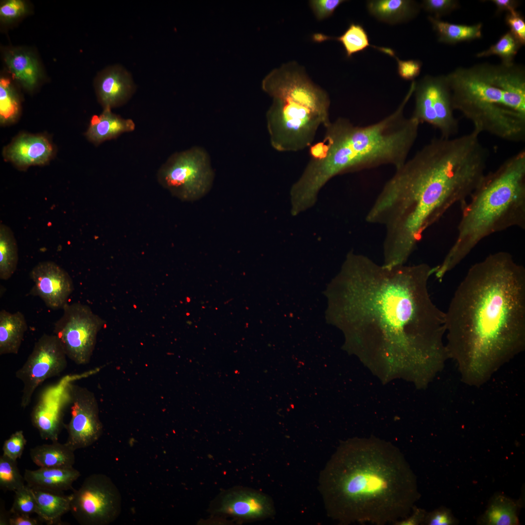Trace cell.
Here are the masks:
<instances>
[{"mask_svg": "<svg viewBox=\"0 0 525 525\" xmlns=\"http://www.w3.org/2000/svg\"><path fill=\"white\" fill-rule=\"evenodd\" d=\"M27 440L22 430L17 431L6 439L2 447L3 455L17 460L22 455Z\"/></svg>", "mask_w": 525, "mask_h": 525, "instance_id": "35", "label": "cell"}, {"mask_svg": "<svg viewBox=\"0 0 525 525\" xmlns=\"http://www.w3.org/2000/svg\"><path fill=\"white\" fill-rule=\"evenodd\" d=\"M521 47L508 31L502 35L495 44L477 53L476 57L481 58L495 55L501 58L502 64L509 66L514 63V58Z\"/></svg>", "mask_w": 525, "mask_h": 525, "instance_id": "30", "label": "cell"}, {"mask_svg": "<svg viewBox=\"0 0 525 525\" xmlns=\"http://www.w3.org/2000/svg\"><path fill=\"white\" fill-rule=\"evenodd\" d=\"M27 330L24 315L18 311H0V355L18 353Z\"/></svg>", "mask_w": 525, "mask_h": 525, "instance_id": "21", "label": "cell"}, {"mask_svg": "<svg viewBox=\"0 0 525 525\" xmlns=\"http://www.w3.org/2000/svg\"><path fill=\"white\" fill-rule=\"evenodd\" d=\"M426 512L423 509L415 506L406 518L397 522V525H418L423 523Z\"/></svg>", "mask_w": 525, "mask_h": 525, "instance_id": "41", "label": "cell"}, {"mask_svg": "<svg viewBox=\"0 0 525 525\" xmlns=\"http://www.w3.org/2000/svg\"><path fill=\"white\" fill-rule=\"evenodd\" d=\"M36 502L33 490L27 485L15 491L11 513H20L30 515L35 513Z\"/></svg>", "mask_w": 525, "mask_h": 525, "instance_id": "33", "label": "cell"}, {"mask_svg": "<svg viewBox=\"0 0 525 525\" xmlns=\"http://www.w3.org/2000/svg\"><path fill=\"white\" fill-rule=\"evenodd\" d=\"M312 39L315 42H322L330 40H335L340 42L348 58L371 46L364 28L361 24L354 22L351 23L343 34L339 36L332 37L321 33H315L313 35Z\"/></svg>", "mask_w": 525, "mask_h": 525, "instance_id": "28", "label": "cell"}, {"mask_svg": "<svg viewBox=\"0 0 525 525\" xmlns=\"http://www.w3.org/2000/svg\"><path fill=\"white\" fill-rule=\"evenodd\" d=\"M421 6L426 11L433 14V17L440 19L457 9L459 3L456 0H424Z\"/></svg>", "mask_w": 525, "mask_h": 525, "instance_id": "37", "label": "cell"}, {"mask_svg": "<svg viewBox=\"0 0 525 525\" xmlns=\"http://www.w3.org/2000/svg\"><path fill=\"white\" fill-rule=\"evenodd\" d=\"M213 513L244 520H257L274 513L272 500L265 494L244 488L225 490L213 501Z\"/></svg>", "mask_w": 525, "mask_h": 525, "instance_id": "15", "label": "cell"}, {"mask_svg": "<svg viewBox=\"0 0 525 525\" xmlns=\"http://www.w3.org/2000/svg\"><path fill=\"white\" fill-rule=\"evenodd\" d=\"M329 515L339 522L394 524L420 497L416 477L400 450L375 438L343 442L320 479Z\"/></svg>", "mask_w": 525, "mask_h": 525, "instance_id": "4", "label": "cell"}, {"mask_svg": "<svg viewBox=\"0 0 525 525\" xmlns=\"http://www.w3.org/2000/svg\"><path fill=\"white\" fill-rule=\"evenodd\" d=\"M27 10V5L23 0H5L0 6V18L3 22H10L23 16Z\"/></svg>", "mask_w": 525, "mask_h": 525, "instance_id": "36", "label": "cell"}, {"mask_svg": "<svg viewBox=\"0 0 525 525\" xmlns=\"http://www.w3.org/2000/svg\"><path fill=\"white\" fill-rule=\"evenodd\" d=\"M461 205L457 235L434 275L441 281L483 239L512 227L525 228V151L486 174Z\"/></svg>", "mask_w": 525, "mask_h": 525, "instance_id": "6", "label": "cell"}, {"mask_svg": "<svg viewBox=\"0 0 525 525\" xmlns=\"http://www.w3.org/2000/svg\"><path fill=\"white\" fill-rule=\"evenodd\" d=\"M96 89L104 107L111 108L127 101L134 91V85L126 70L115 66L105 70L98 77Z\"/></svg>", "mask_w": 525, "mask_h": 525, "instance_id": "17", "label": "cell"}, {"mask_svg": "<svg viewBox=\"0 0 525 525\" xmlns=\"http://www.w3.org/2000/svg\"><path fill=\"white\" fill-rule=\"evenodd\" d=\"M7 68L13 77L29 89L37 84L40 76L36 59L30 53L21 50H12L4 57Z\"/></svg>", "mask_w": 525, "mask_h": 525, "instance_id": "23", "label": "cell"}, {"mask_svg": "<svg viewBox=\"0 0 525 525\" xmlns=\"http://www.w3.org/2000/svg\"><path fill=\"white\" fill-rule=\"evenodd\" d=\"M80 475V472L71 467L26 469L23 476L27 485L33 489L63 493L73 490V483Z\"/></svg>", "mask_w": 525, "mask_h": 525, "instance_id": "18", "label": "cell"}, {"mask_svg": "<svg viewBox=\"0 0 525 525\" xmlns=\"http://www.w3.org/2000/svg\"><path fill=\"white\" fill-rule=\"evenodd\" d=\"M433 30L437 33L438 41L447 44H455L470 41L482 37V24L469 25L449 23L428 17Z\"/></svg>", "mask_w": 525, "mask_h": 525, "instance_id": "27", "label": "cell"}, {"mask_svg": "<svg viewBox=\"0 0 525 525\" xmlns=\"http://www.w3.org/2000/svg\"><path fill=\"white\" fill-rule=\"evenodd\" d=\"M490 1L495 5L496 14L504 11H507L508 13L514 12L519 6L520 3L519 1L516 0H491Z\"/></svg>", "mask_w": 525, "mask_h": 525, "instance_id": "43", "label": "cell"}, {"mask_svg": "<svg viewBox=\"0 0 525 525\" xmlns=\"http://www.w3.org/2000/svg\"><path fill=\"white\" fill-rule=\"evenodd\" d=\"M52 152L49 141L42 136L23 135L6 150L7 158L20 166L42 164L51 158Z\"/></svg>", "mask_w": 525, "mask_h": 525, "instance_id": "19", "label": "cell"}, {"mask_svg": "<svg viewBox=\"0 0 525 525\" xmlns=\"http://www.w3.org/2000/svg\"><path fill=\"white\" fill-rule=\"evenodd\" d=\"M63 314L55 323L54 334L67 356L74 363H89L95 348L98 332L105 322L89 306L80 303H67Z\"/></svg>", "mask_w": 525, "mask_h": 525, "instance_id": "11", "label": "cell"}, {"mask_svg": "<svg viewBox=\"0 0 525 525\" xmlns=\"http://www.w3.org/2000/svg\"><path fill=\"white\" fill-rule=\"evenodd\" d=\"M18 262V246L12 230L0 225V278L7 280L13 275Z\"/></svg>", "mask_w": 525, "mask_h": 525, "instance_id": "29", "label": "cell"}, {"mask_svg": "<svg viewBox=\"0 0 525 525\" xmlns=\"http://www.w3.org/2000/svg\"><path fill=\"white\" fill-rule=\"evenodd\" d=\"M158 178L174 196L193 201L209 192L214 173L206 151L196 146L171 155L159 169Z\"/></svg>", "mask_w": 525, "mask_h": 525, "instance_id": "9", "label": "cell"}, {"mask_svg": "<svg viewBox=\"0 0 525 525\" xmlns=\"http://www.w3.org/2000/svg\"><path fill=\"white\" fill-rule=\"evenodd\" d=\"M505 22L509 32L522 46L525 44V21L522 15L516 10L507 13Z\"/></svg>", "mask_w": 525, "mask_h": 525, "instance_id": "38", "label": "cell"}, {"mask_svg": "<svg viewBox=\"0 0 525 525\" xmlns=\"http://www.w3.org/2000/svg\"><path fill=\"white\" fill-rule=\"evenodd\" d=\"M446 347L461 380L479 387L525 348V269L508 252L473 264L445 312Z\"/></svg>", "mask_w": 525, "mask_h": 525, "instance_id": "2", "label": "cell"}, {"mask_svg": "<svg viewBox=\"0 0 525 525\" xmlns=\"http://www.w3.org/2000/svg\"><path fill=\"white\" fill-rule=\"evenodd\" d=\"M426 263L388 267L349 253L336 280V324L366 360L406 362L425 375L449 359L445 312L432 301Z\"/></svg>", "mask_w": 525, "mask_h": 525, "instance_id": "1", "label": "cell"}, {"mask_svg": "<svg viewBox=\"0 0 525 525\" xmlns=\"http://www.w3.org/2000/svg\"><path fill=\"white\" fill-rule=\"evenodd\" d=\"M375 49L395 58L398 64V72L403 79L407 81L414 80L420 74L422 63L418 60H401L396 56L394 51L388 48L375 46Z\"/></svg>", "mask_w": 525, "mask_h": 525, "instance_id": "34", "label": "cell"}, {"mask_svg": "<svg viewBox=\"0 0 525 525\" xmlns=\"http://www.w3.org/2000/svg\"><path fill=\"white\" fill-rule=\"evenodd\" d=\"M18 101L10 81L2 78L0 81V115L2 122L10 121L16 116Z\"/></svg>", "mask_w": 525, "mask_h": 525, "instance_id": "32", "label": "cell"}, {"mask_svg": "<svg viewBox=\"0 0 525 525\" xmlns=\"http://www.w3.org/2000/svg\"><path fill=\"white\" fill-rule=\"evenodd\" d=\"M25 479L19 472L17 460L2 455L0 457V488L4 491H13L25 485Z\"/></svg>", "mask_w": 525, "mask_h": 525, "instance_id": "31", "label": "cell"}, {"mask_svg": "<svg viewBox=\"0 0 525 525\" xmlns=\"http://www.w3.org/2000/svg\"><path fill=\"white\" fill-rule=\"evenodd\" d=\"M369 13L379 20L396 24L414 17L419 10L417 4L409 0H373L367 2Z\"/></svg>", "mask_w": 525, "mask_h": 525, "instance_id": "22", "label": "cell"}, {"mask_svg": "<svg viewBox=\"0 0 525 525\" xmlns=\"http://www.w3.org/2000/svg\"><path fill=\"white\" fill-rule=\"evenodd\" d=\"M74 452L65 443L54 441L31 448L30 456L39 467H71L75 460Z\"/></svg>", "mask_w": 525, "mask_h": 525, "instance_id": "25", "label": "cell"}, {"mask_svg": "<svg viewBox=\"0 0 525 525\" xmlns=\"http://www.w3.org/2000/svg\"><path fill=\"white\" fill-rule=\"evenodd\" d=\"M32 490L36 502L35 513L48 525L60 523L61 517L70 511L71 494Z\"/></svg>", "mask_w": 525, "mask_h": 525, "instance_id": "24", "label": "cell"}, {"mask_svg": "<svg viewBox=\"0 0 525 525\" xmlns=\"http://www.w3.org/2000/svg\"><path fill=\"white\" fill-rule=\"evenodd\" d=\"M520 505L519 501L497 494L492 497L487 509L479 519V523L486 525H518Z\"/></svg>", "mask_w": 525, "mask_h": 525, "instance_id": "26", "label": "cell"}, {"mask_svg": "<svg viewBox=\"0 0 525 525\" xmlns=\"http://www.w3.org/2000/svg\"><path fill=\"white\" fill-rule=\"evenodd\" d=\"M8 519L10 525H38L39 522L35 518H32L29 515L20 513H12Z\"/></svg>", "mask_w": 525, "mask_h": 525, "instance_id": "42", "label": "cell"}, {"mask_svg": "<svg viewBox=\"0 0 525 525\" xmlns=\"http://www.w3.org/2000/svg\"><path fill=\"white\" fill-rule=\"evenodd\" d=\"M65 390L70 404L71 418L69 423L65 425L68 435L65 443L74 451L97 441L103 433V426L93 393L70 383L66 385Z\"/></svg>", "mask_w": 525, "mask_h": 525, "instance_id": "14", "label": "cell"}, {"mask_svg": "<svg viewBox=\"0 0 525 525\" xmlns=\"http://www.w3.org/2000/svg\"><path fill=\"white\" fill-rule=\"evenodd\" d=\"M34 285L30 294L39 297L52 309H63L74 287L72 280L62 267L51 261L41 262L31 270Z\"/></svg>", "mask_w": 525, "mask_h": 525, "instance_id": "16", "label": "cell"}, {"mask_svg": "<svg viewBox=\"0 0 525 525\" xmlns=\"http://www.w3.org/2000/svg\"><path fill=\"white\" fill-rule=\"evenodd\" d=\"M472 130L433 139L385 182L367 214L382 226L385 241L415 250L423 233L457 203L462 204L485 176L489 153Z\"/></svg>", "mask_w": 525, "mask_h": 525, "instance_id": "3", "label": "cell"}, {"mask_svg": "<svg viewBox=\"0 0 525 525\" xmlns=\"http://www.w3.org/2000/svg\"><path fill=\"white\" fill-rule=\"evenodd\" d=\"M454 110L479 133L512 142L525 139V116L511 109L512 100L488 64L457 68L446 75Z\"/></svg>", "mask_w": 525, "mask_h": 525, "instance_id": "8", "label": "cell"}, {"mask_svg": "<svg viewBox=\"0 0 525 525\" xmlns=\"http://www.w3.org/2000/svg\"><path fill=\"white\" fill-rule=\"evenodd\" d=\"M423 524L427 525H453L457 524V520L450 510L440 507L426 514Z\"/></svg>", "mask_w": 525, "mask_h": 525, "instance_id": "39", "label": "cell"}, {"mask_svg": "<svg viewBox=\"0 0 525 525\" xmlns=\"http://www.w3.org/2000/svg\"><path fill=\"white\" fill-rule=\"evenodd\" d=\"M110 109L105 108L101 114L93 116L90 120L86 135L95 144L115 138L135 128V124L131 119H123L113 113Z\"/></svg>", "mask_w": 525, "mask_h": 525, "instance_id": "20", "label": "cell"}, {"mask_svg": "<svg viewBox=\"0 0 525 525\" xmlns=\"http://www.w3.org/2000/svg\"><path fill=\"white\" fill-rule=\"evenodd\" d=\"M415 108L412 118L420 124L436 128L444 138L453 137L459 123L454 113L451 92L446 75H426L416 82Z\"/></svg>", "mask_w": 525, "mask_h": 525, "instance_id": "12", "label": "cell"}, {"mask_svg": "<svg viewBox=\"0 0 525 525\" xmlns=\"http://www.w3.org/2000/svg\"><path fill=\"white\" fill-rule=\"evenodd\" d=\"M262 88L273 98L266 117L270 143L276 151L294 152L310 147L319 127L331 123L327 92L295 61L273 70Z\"/></svg>", "mask_w": 525, "mask_h": 525, "instance_id": "7", "label": "cell"}, {"mask_svg": "<svg viewBox=\"0 0 525 525\" xmlns=\"http://www.w3.org/2000/svg\"><path fill=\"white\" fill-rule=\"evenodd\" d=\"M67 355L54 334H43L16 377L23 383L21 407L30 404L35 389L47 379L57 376L67 366Z\"/></svg>", "mask_w": 525, "mask_h": 525, "instance_id": "13", "label": "cell"}, {"mask_svg": "<svg viewBox=\"0 0 525 525\" xmlns=\"http://www.w3.org/2000/svg\"><path fill=\"white\" fill-rule=\"evenodd\" d=\"M415 86L413 81L398 107L375 123L356 125L344 118L331 122L325 127L321 153L310 158L299 176L302 188L315 195L337 175L385 165L396 169L403 165L417 139L420 124L404 114Z\"/></svg>", "mask_w": 525, "mask_h": 525, "instance_id": "5", "label": "cell"}, {"mask_svg": "<svg viewBox=\"0 0 525 525\" xmlns=\"http://www.w3.org/2000/svg\"><path fill=\"white\" fill-rule=\"evenodd\" d=\"M343 0H312L310 6L315 17L322 20L332 16L335 9L343 2Z\"/></svg>", "mask_w": 525, "mask_h": 525, "instance_id": "40", "label": "cell"}, {"mask_svg": "<svg viewBox=\"0 0 525 525\" xmlns=\"http://www.w3.org/2000/svg\"><path fill=\"white\" fill-rule=\"evenodd\" d=\"M70 511L81 525H107L122 510L121 493L111 478L102 473L87 477L71 494Z\"/></svg>", "mask_w": 525, "mask_h": 525, "instance_id": "10", "label": "cell"}]
</instances>
